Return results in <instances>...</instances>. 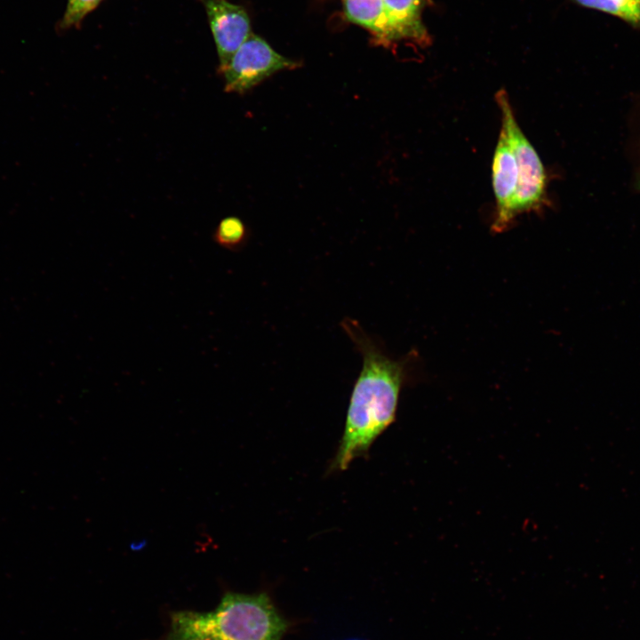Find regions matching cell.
Segmentation results:
<instances>
[{
  "label": "cell",
  "instance_id": "8992f818",
  "mask_svg": "<svg viewBox=\"0 0 640 640\" xmlns=\"http://www.w3.org/2000/svg\"><path fill=\"white\" fill-rule=\"evenodd\" d=\"M492 181L495 197L494 232H501L515 220L513 204L517 188L518 170L508 134L500 127L492 164Z\"/></svg>",
  "mask_w": 640,
  "mask_h": 640
},
{
  "label": "cell",
  "instance_id": "6da1fadb",
  "mask_svg": "<svg viewBox=\"0 0 640 640\" xmlns=\"http://www.w3.org/2000/svg\"><path fill=\"white\" fill-rule=\"evenodd\" d=\"M341 327L363 358L347 412L344 433L331 470H345L364 455L396 418L400 390L406 381L409 359L389 357L355 319L344 318Z\"/></svg>",
  "mask_w": 640,
  "mask_h": 640
},
{
  "label": "cell",
  "instance_id": "52a82bcc",
  "mask_svg": "<svg viewBox=\"0 0 640 640\" xmlns=\"http://www.w3.org/2000/svg\"><path fill=\"white\" fill-rule=\"evenodd\" d=\"M391 43L411 39L426 41V30L420 20L424 0H382Z\"/></svg>",
  "mask_w": 640,
  "mask_h": 640
},
{
  "label": "cell",
  "instance_id": "277c9868",
  "mask_svg": "<svg viewBox=\"0 0 640 640\" xmlns=\"http://www.w3.org/2000/svg\"><path fill=\"white\" fill-rule=\"evenodd\" d=\"M300 66L276 52L265 40L251 34L220 72L224 78V91L244 94L281 70Z\"/></svg>",
  "mask_w": 640,
  "mask_h": 640
},
{
  "label": "cell",
  "instance_id": "9c48e42d",
  "mask_svg": "<svg viewBox=\"0 0 640 640\" xmlns=\"http://www.w3.org/2000/svg\"><path fill=\"white\" fill-rule=\"evenodd\" d=\"M578 4L620 19L640 31V0H574Z\"/></svg>",
  "mask_w": 640,
  "mask_h": 640
},
{
  "label": "cell",
  "instance_id": "3957f363",
  "mask_svg": "<svg viewBox=\"0 0 640 640\" xmlns=\"http://www.w3.org/2000/svg\"><path fill=\"white\" fill-rule=\"evenodd\" d=\"M495 100L500 110L504 129L516 156L518 170L517 188L513 204L515 219L527 212H540L547 205L548 175L545 167L514 115L508 95L498 91Z\"/></svg>",
  "mask_w": 640,
  "mask_h": 640
},
{
  "label": "cell",
  "instance_id": "8fae6325",
  "mask_svg": "<svg viewBox=\"0 0 640 640\" xmlns=\"http://www.w3.org/2000/svg\"><path fill=\"white\" fill-rule=\"evenodd\" d=\"M102 0H67L59 28L67 30L80 26L84 19L94 11Z\"/></svg>",
  "mask_w": 640,
  "mask_h": 640
},
{
  "label": "cell",
  "instance_id": "ba28073f",
  "mask_svg": "<svg viewBox=\"0 0 640 640\" xmlns=\"http://www.w3.org/2000/svg\"><path fill=\"white\" fill-rule=\"evenodd\" d=\"M347 19L367 29L378 44H391L382 0H342Z\"/></svg>",
  "mask_w": 640,
  "mask_h": 640
},
{
  "label": "cell",
  "instance_id": "7a4b0ae2",
  "mask_svg": "<svg viewBox=\"0 0 640 640\" xmlns=\"http://www.w3.org/2000/svg\"><path fill=\"white\" fill-rule=\"evenodd\" d=\"M287 628L265 592H227L212 611L172 612L164 640H281Z\"/></svg>",
  "mask_w": 640,
  "mask_h": 640
},
{
  "label": "cell",
  "instance_id": "30bf717a",
  "mask_svg": "<svg viewBox=\"0 0 640 640\" xmlns=\"http://www.w3.org/2000/svg\"><path fill=\"white\" fill-rule=\"evenodd\" d=\"M248 231L244 221L236 216L222 219L213 233L214 241L223 248L236 250L246 242Z\"/></svg>",
  "mask_w": 640,
  "mask_h": 640
},
{
  "label": "cell",
  "instance_id": "5b68a950",
  "mask_svg": "<svg viewBox=\"0 0 640 640\" xmlns=\"http://www.w3.org/2000/svg\"><path fill=\"white\" fill-rule=\"evenodd\" d=\"M219 57V72L250 36L251 21L246 11L228 0H201Z\"/></svg>",
  "mask_w": 640,
  "mask_h": 640
}]
</instances>
